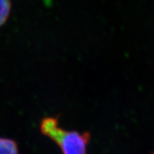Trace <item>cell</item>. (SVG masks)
<instances>
[{
  "label": "cell",
  "instance_id": "obj_1",
  "mask_svg": "<svg viewBox=\"0 0 154 154\" xmlns=\"http://www.w3.org/2000/svg\"><path fill=\"white\" fill-rule=\"evenodd\" d=\"M40 129L42 134L61 148L63 154H86V146L90 139L88 132L79 133L61 128L57 117L44 118Z\"/></svg>",
  "mask_w": 154,
  "mask_h": 154
},
{
  "label": "cell",
  "instance_id": "obj_2",
  "mask_svg": "<svg viewBox=\"0 0 154 154\" xmlns=\"http://www.w3.org/2000/svg\"><path fill=\"white\" fill-rule=\"evenodd\" d=\"M0 154H18L16 142L8 138H0Z\"/></svg>",
  "mask_w": 154,
  "mask_h": 154
},
{
  "label": "cell",
  "instance_id": "obj_3",
  "mask_svg": "<svg viewBox=\"0 0 154 154\" xmlns=\"http://www.w3.org/2000/svg\"><path fill=\"white\" fill-rule=\"evenodd\" d=\"M11 8L10 0H0V27L9 18Z\"/></svg>",
  "mask_w": 154,
  "mask_h": 154
}]
</instances>
